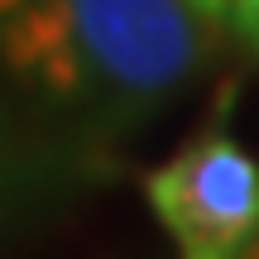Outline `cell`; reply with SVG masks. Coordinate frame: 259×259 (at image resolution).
I'll use <instances>...</instances> for the list:
<instances>
[{
	"mask_svg": "<svg viewBox=\"0 0 259 259\" xmlns=\"http://www.w3.org/2000/svg\"><path fill=\"white\" fill-rule=\"evenodd\" d=\"M67 10L82 58L135 101L183 87L216 29L206 0H67Z\"/></svg>",
	"mask_w": 259,
	"mask_h": 259,
	"instance_id": "6da1fadb",
	"label": "cell"
},
{
	"mask_svg": "<svg viewBox=\"0 0 259 259\" xmlns=\"http://www.w3.org/2000/svg\"><path fill=\"white\" fill-rule=\"evenodd\" d=\"M149 197L183 259H235L259 231V168L221 130L149 178Z\"/></svg>",
	"mask_w": 259,
	"mask_h": 259,
	"instance_id": "7a4b0ae2",
	"label": "cell"
},
{
	"mask_svg": "<svg viewBox=\"0 0 259 259\" xmlns=\"http://www.w3.org/2000/svg\"><path fill=\"white\" fill-rule=\"evenodd\" d=\"M77 29L67 0H24L15 15L0 19V53L24 82L53 96L77 92L82 58H77Z\"/></svg>",
	"mask_w": 259,
	"mask_h": 259,
	"instance_id": "3957f363",
	"label": "cell"
},
{
	"mask_svg": "<svg viewBox=\"0 0 259 259\" xmlns=\"http://www.w3.org/2000/svg\"><path fill=\"white\" fill-rule=\"evenodd\" d=\"M235 19H240V29L250 34V44L259 48V0H235V10H231Z\"/></svg>",
	"mask_w": 259,
	"mask_h": 259,
	"instance_id": "277c9868",
	"label": "cell"
},
{
	"mask_svg": "<svg viewBox=\"0 0 259 259\" xmlns=\"http://www.w3.org/2000/svg\"><path fill=\"white\" fill-rule=\"evenodd\" d=\"M19 5H24V0H0V19H5V15H15Z\"/></svg>",
	"mask_w": 259,
	"mask_h": 259,
	"instance_id": "5b68a950",
	"label": "cell"
}]
</instances>
